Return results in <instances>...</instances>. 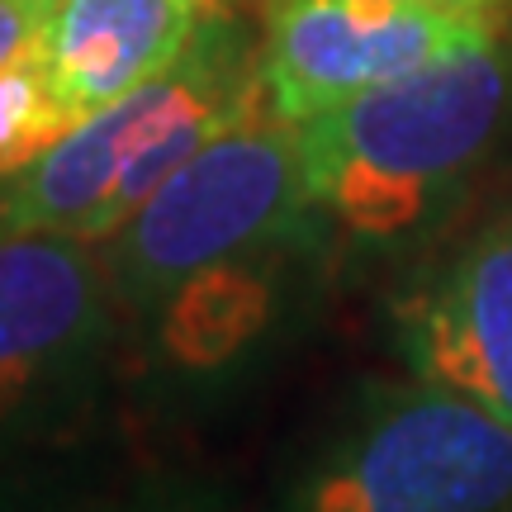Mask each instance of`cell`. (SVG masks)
I'll list each match as a JSON object with an SVG mask.
<instances>
[{"mask_svg":"<svg viewBox=\"0 0 512 512\" xmlns=\"http://www.w3.org/2000/svg\"><path fill=\"white\" fill-rule=\"evenodd\" d=\"M512 119V38L351 95L299 128L309 204L332 252L399 261L456 219Z\"/></svg>","mask_w":512,"mask_h":512,"instance_id":"1","label":"cell"},{"mask_svg":"<svg viewBox=\"0 0 512 512\" xmlns=\"http://www.w3.org/2000/svg\"><path fill=\"white\" fill-rule=\"evenodd\" d=\"M261 100L256 43L228 10L176 67L86 114L19 176L0 181V238L43 233L100 247L176 166Z\"/></svg>","mask_w":512,"mask_h":512,"instance_id":"2","label":"cell"},{"mask_svg":"<svg viewBox=\"0 0 512 512\" xmlns=\"http://www.w3.org/2000/svg\"><path fill=\"white\" fill-rule=\"evenodd\" d=\"M328 238L309 204L299 128L261 100L166 176L133 219L100 242L119 313L143 318L185 275L271 242Z\"/></svg>","mask_w":512,"mask_h":512,"instance_id":"3","label":"cell"},{"mask_svg":"<svg viewBox=\"0 0 512 512\" xmlns=\"http://www.w3.org/2000/svg\"><path fill=\"white\" fill-rule=\"evenodd\" d=\"M285 512H512V427L441 384L370 380Z\"/></svg>","mask_w":512,"mask_h":512,"instance_id":"4","label":"cell"},{"mask_svg":"<svg viewBox=\"0 0 512 512\" xmlns=\"http://www.w3.org/2000/svg\"><path fill=\"white\" fill-rule=\"evenodd\" d=\"M119 337L100 247L0 238V479L91 418Z\"/></svg>","mask_w":512,"mask_h":512,"instance_id":"5","label":"cell"},{"mask_svg":"<svg viewBox=\"0 0 512 512\" xmlns=\"http://www.w3.org/2000/svg\"><path fill=\"white\" fill-rule=\"evenodd\" d=\"M508 34V10L456 0H261V86L304 124L351 95Z\"/></svg>","mask_w":512,"mask_h":512,"instance_id":"6","label":"cell"},{"mask_svg":"<svg viewBox=\"0 0 512 512\" xmlns=\"http://www.w3.org/2000/svg\"><path fill=\"white\" fill-rule=\"evenodd\" d=\"M328 256V238H294L185 275L138 318L143 356L185 389L238 380L247 366L271 361L309 318Z\"/></svg>","mask_w":512,"mask_h":512,"instance_id":"7","label":"cell"},{"mask_svg":"<svg viewBox=\"0 0 512 512\" xmlns=\"http://www.w3.org/2000/svg\"><path fill=\"white\" fill-rule=\"evenodd\" d=\"M389 337L403 375L512 427V209L484 219L394 299Z\"/></svg>","mask_w":512,"mask_h":512,"instance_id":"8","label":"cell"},{"mask_svg":"<svg viewBox=\"0 0 512 512\" xmlns=\"http://www.w3.org/2000/svg\"><path fill=\"white\" fill-rule=\"evenodd\" d=\"M228 0H53L38 57L72 124L176 67Z\"/></svg>","mask_w":512,"mask_h":512,"instance_id":"9","label":"cell"},{"mask_svg":"<svg viewBox=\"0 0 512 512\" xmlns=\"http://www.w3.org/2000/svg\"><path fill=\"white\" fill-rule=\"evenodd\" d=\"M72 128L62 100L53 91V76L38 57V43L0 67V181L19 176L43 147H53Z\"/></svg>","mask_w":512,"mask_h":512,"instance_id":"10","label":"cell"},{"mask_svg":"<svg viewBox=\"0 0 512 512\" xmlns=\"http://www.w3.org/2000/svg\"><path fill=\"white\" fill-rule=\"evenodd\" d=\"M48 5L53 0H0V67H10L24 48L38 43Z\"/></svg>","mask_w":512,"mask_h":512,"instance_id":"11","label":"cell"},{"mask_svg":"<svg viewBox=\"0 0 512 512\" xmlns=\"http://www.w3.org/2000/svg\"><path fill=\"white\" fill-rule=\"evenodd\" d=\"M0 512H34V503L19 494L15 479H0Z\"/></svg>","mask_w":512,"mask_h":512,"instance_id":"12","label":"cell"},{"mask_svg":"<svg viewBox=\"0 0 512 512\" xmlns=\"http://www.w3.org/2000/svg\"><path fill=\"white\" fill-rule=\"evenodd\" d=\"M456 5H484V10H512V0H456Z\"/></svg>","mask_w":512,"mask_h":512,"instance_id":"13","label":"cell"}]
</instances>
